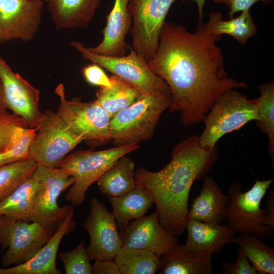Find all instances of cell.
<instances>
[{
	"label": "cell",
	"instance_id": "obj_18",
	"mask_svg": "<svg viewBox=\"0 0 274 274\" xmlns=\"http://www.w3.org/2000/svg\"><path fill=\"white\" fill-rule=\"evenodd\" d=\"M129 1L114 0L102 31L103 39L96 47L88 48L90 51L110 56L125 55L127 49L125 38L132 25V18L128 10Z\"/></svg>",
	"mask_w": 274,
	"mask_h": 274
},
{
	"label": "cell",
	"instance_id": "obj_25",
	"mask_svg": "<svg viewBox=\"0 0 274 274\" xmlns=\"http://www.w3.org/2000/svg\"><path fill=\"white\" fill-rule=\"evenodd\" d=\"M204 25L211 34L215 36L229 35L243 45L258 31L249 10L242 11L238 17L228 20H222L221 12H212Z\"/></svg>",
	"mask_w": 274,
	"mask_h": 274
},
{
	"label": "cell",
	"instance_id": "obj_5",
	"mask_svg": "<svg viewBox=\"0 0 274 274\" xmlns=\"http://www.w3.org/2000/svg\"><path fill=\"white\" fill-rule=\"evenodd\" d=\"M273 178L256 180L247 191L242 192L240 181L236 180L228 188L229 199L226 211L227 225L237 234L249 233L263 240H271L273 230L264 224L265 209H260L261 201Z\"/></svg>",
	"mask_w": 274,
	"mask_h": 274
},
{
	"label": "cell",
	"instance_id": "obj_29",
	"mask_svg": "<svg viewBox=\"0 0 274 274\" xmlns=\"http://www.w3.org/2000/svg\"><path fill=\"white\" fill-rule=\"evenodd\" d=\"M233 243L239 246L257 273H274V249L263 239L252 234L242 233L235 236Z\"/></svg>",
	"mask_w": 274,
	"mask_h": 274
},
{
	"label": "cell",
	"instance_id": "obj_2",
	"mask_svg": "<svg viewBox=\"0 0 274 274\" xmlns=\"http://www.w3.org/2000/svg\"><path fill=\"white\" fill-rule=\"evenodd\" d=\"M217 150L201 147L199 136H190L177 144L172 159L158 172L140 166L135 179L151 195L161 225L173 235H181L188 220L189 195L193 182L202 178L215 161Z\"/></svg>",
	"mask_w": 274,
	"mask_h": 274
},
{
	"label": "cell",
	"instance_id": "obj_38",
	"mask_svg": "<svg viewBox=\"0 0 274 274\" xmlns=\"http://www.w3.org/2000/svg\"><path fill=\"white\" fill-rule=\"evenodd\" d=\"M272 0H233L230 5L228 16L233 18V15L237 12H242L250 8L256 3L261 2L264 4L271 3Z\"/></svg>",
	"mask_w": 274,
	"mask_h": 274
},
{
	"label": "cell",
	"instance_id": "obj_42",
	"mask_svg": "<svg viewBox=\"0 0 274 274\" xmlns=\"http://www.w3.org/2000/svg\"><path fill=\"white\" fill-rule=\"evenodd\" d=\"M6 110H7V107L4 101L2 85L0 80V112Z\"/></svg>",
	"mask_w": 274,
	"mask_h": 274
},
{
	"label": "cell",
	"instance_id": "obj_37",
	"mask_svg": "<svg viewBox=\"0 0 274 274\" xmlns=\"http://www.w3.org/2000/svg\"><path fill=\"white\" fill-rule=\"evenodd\" d=\"M92 274H120L118 267L113 259L95 260L92 265Z\"/></svg>",
	"mask_w": 274,
	"mask_h": 274
},
{
	"label": "cell",
	"instance_id": "obj_28",
	"mask_svg": "<svg viewBox=\"0 0 274 274\" xmlns=\"http://www.w3.org/2000/svg\"><path fill=\"white\" fill-rule=\"evenodd\" d=\"M114 259L120 274H154L161 268L160 257L145 249L122 246Z\"/></svg>",
	"mask_w": 274,
	"mask_h": 274
},
{
	"label": "cell",
	"instance_id": "obj_27",
	"mask_svg": "<svg viewBox=\"0 0 274 274\" xmlns=\"http://www.w3.org/2000/svg\"><path fill=\"white\" fill-rule=\"evenodd\" d=\"M37 188V182L31 176L0 202V215L16 220L31 222Z\"/></svg>",
	"mask_w": 274,
	"mask_h": 274
},
{
	"label": "cell",
	"instance_id": "obj_35",
	"mask_svg": "<svg viewBox=\"0 0 274 274\" xmlns=\"http://www.w3.org/2000/svg\"><path fill=\"white\" fill-rule=\"evenodd\" d=\"M237 259L234 262H223L221 265L224 274H257L254 266L250 263L242 250L239 247L237 251Z\"/></svg>",
	"mask_w": 274,
	"mask_h": 274
},
{
	"label": "cell",
	"instance_id": "obj_1",
	"mask_svg": "<svg viewBox=\"0 0 274 274\" xmlns=\"http://www.w3.org/2000/svg\"><path fill=\"white\" fill-rule=\"evenodd\" d=\"M221 38L210 33L203 22L190 32L182 25L165 22L157 50L147 62L169 86V111L180 113L183 126L202 122L224 92L247 87L246 83L228 77L222 50L216 44Z\"/></svg>",
	"mask_w": 274,
	"mask_h": 274
},
{
	"label": "cell",
	"instance_id": "obj_12",
	"mask_svg": "<svg viewBox=\"0 0 274 274\" xmlns=\"http://www.w3.org/2000/svg\"><path fill=\"white\" fill-rule=\"evenodd\" d=\"M175 0H130L132 49L148 62L158 47L167 14Z\"/></svg>",
	"mask_w": 274,
	"mask_h": 274
},
{
	"label": "cell",
	"instance_id": "obj_21",
	"mask_svg": "<svg viewBox=\"0 0 274 274\" xmlns=\"http://www.w3.org/2000/svg\"><path fill=\"white\" fill-rule=\"evenodd\" d=\"M101 0H50L47 8L56 28H85L93 18Z\"/></svg>",
	"mask_w": 274,
	"mask_h": 274
},
{
	"label": "cell",
	"instance_id": "obj_39",
	"mask_svg": "<svg viewBox=\"0 0 274 274\" xmlns=\"http://www.w3.org/2000/svg\"><path fill=\"white\" fill-rule=\"evenodd\" d=\"M269 192L266 200V215L264 224L274 230V191L269 187Z\"/></svg>",
	"mask_w": 274,
	"mask_h": 274
},
{
	"label": "cell",
	"instance_id": "obj_44",
	"mask_svg": "<svg viewBox=\"0 0 274 274\" xmlns=\"http://www.w3.org/2000/svg\"><path fill=\"white\" fill-rule=\"evenodd\" d=\"M50 0H44V2H48V1H49Z\"/></svg>",
	"mask_w": 274,
	"mask_h": 274
},
{
	"label": "cell",
	"instance_id": "obj_33",
	"mask_svg": "<svg viewBox=\"0 0 274 274\" xmlns=\"http://www.w3.org/2000/svg\"><path fill=\"white\" fill-rule=\"evenodd\" d=\"M59 256L66 274H92V265L86 251L84 239L74 249L60 252Z\"/></svg>",
	"mask_w": 274,
	"mask_h": 274
},
{
	"label": "cell",
	"instance_id": "obj_26",
	"mask_svg": "<svg viewBox=\"0 0 274 274\" xmlns=\"http://www.w3.org/2000/svg\"><path fill=\"white\" fill-rule=\"evenodd\" d=\"M110 79L111 85L100 87L96 93L95 100L112 117L131 105L142 94L131 84L115 75Z\"/></svg>",
	"mask_w": 274,
	"mask_h": 274
},
{
	"label": "cell",
	"instance_id": "obj_6",
	"mask_svg": "<svg viewBox=\"0 0 274 274\" xmlns=\"http://www.w3.org/2000/svg\"><path fill=\"white\" fill-rule=\"evenodd\" d=\"M138 148V144H132L97 151H77L66 155L58 165L74 180L65 199L75 206L81 204L89 187L119 158Z\"/></svg>",
	"mask_w": 274,
	"mask_h": 274
},
{
	"label": "cell",
	"instance_id": "obj_3",
	"mask_svg": "<svg viewBox=\"0 0 274 274\" xmlns=\"http://www.w3.org/2000/svg\"><path fill=\"white\" fill-rule=\"evenodd\" d=\"M171 99L169 93L141 94L131 105L113 115L109 129L114 144L138 145L150 139Z\"/></svg>",
	"mask_w": 274,
	"mask_h": 274
},
{
	"label": "cell",
	"instance_id": "obj_13",
	"mask_svg": "<svg viewBox=\"0 0 274 274\" xmlns=\"http://www.w3.org/2000/svg\"><path fill=\"white\" fill-rule=\"evenodd\" d=\"M83 227L90 237L86 248L90 260L114 259L122 243L113 214L96 197L90 199V212Z\"/></svg>",
	"mask_w": 274,
	"mask_h": 274
},
{
	"label": "cell",
	"instance_id": "obj_34",
	"mask_svg": "<svg viewBox=\"0 0 274 274\" xmlns=\"http://www.w3.org/2000/svg\"><path fill=\"white\" fill-rule=\"evenodd\" d=\"M18 125L28 127L21 118L14 113L7 110L0 112V152L6 150L14 128Z\"/></svg>",
	"mask_w": 274,
	"mask_h": 274
},
{
	"label": "cell",
	"instance_id": "obj_10",
	"mask_svg": "<svg viewBox=\"0 0 274 274\" xmlns=\"http://www.w3.org/2000/svg\"><path fill=\"white\" fill-rule=\"evenodd\" d=\"M55 92L60 101L56 112L75 134L83 141L100 144L111 140L109 124L112 116L95 99L89 102L68 100L62 84L56 87Z\"/></svg>",
	"mask_w": 274,
	"mask_h": 274
},
{
	"label": "cell",
	"instance_id": "obj_9",
	"mask_svg": "<svg viewBox=\"0 0 274 274\" xmlns=\"http://www.w3.org/2000/svg\"><path fill=\"white\" fill-rule=\"evenodd\" d=\"M29 157L38 164L57 167L83 140L75 134L57 112L46 110L38 126Z\"/></svg>",
	"mask_w": 274,
	"mask_h": 274
},
{
	"label": "cell",
	"instance_id": "obj_19",
	"mask_svg": "<svg viewBox=\"0 0 274 274\" xmlns=\"http://www.w3.org/2000/svg\"><path fill=\"white\" fill-rule=\"evenodd\" d=\"M186 229L188 236L184 245L188 251L196 252L213 249L219 253L225 245L233 243L237 233L227 224L203 222L188 219Z\"/></svg>",
	"mask_w": 274,
	"mask_h": 274
},
{
	"label": "cell",
	"instance_id": "obj_17",
	"mask_svg": "<svg viewBox=\"0 0 274 274\" xmlns=\"http://www.w3.org/2000/svg\"><path fill=\"white\" fill-rule=\"evenodd\" d=\"M74 210L62 220L50 240L29 260L11 267H0V274H60L56 258L63 237L76 226Z\"/></svg>",
	"mask_w": 274,
	"mask_h": 274
},
{
	"label": "cell",
	"instance_id": "obj_11",
	"mask_svg": "<svg viewBox=\"0 0 274 274\" xmlns=\"http://www.w3.org/2000/svg\"><path fill=\"white\" fill-rule=\"evenodd\" d=\"M53 234L36 222H25L0 215V246L7 249L2 267L18 265L31 258Z\"/></svg>",
	"mask_w": 274,
	"mask_h": 274
},
{
	"label": "cell",
	"instance_id": "obj_40",
	"mask_svg": "<svg viewBox=\"0 0 274 274\" xmlns=\"http://www.w3.org/2000/svg\"><path fill=\"white\" fill-rule=\"evenodd\" d=\"M189 1H193L196 3L199 17L198 23H202L203 19V7L207 0H183V2H185Z\"/></svg>",
	"mask_w": 274,
	"mask_h": 274
},
{
	"label": "cell",
	"instance_id": "obj_24",
	"mask_svg": "<svg viewBox=\"0 0 274 274\" xmlns=\"http://www.w3.org/2000/svg\"><path fill=\"white\" fill-rule=\"evenodd\" d=\"M135 166L126 155L121 157L97 181L100 191L108 196H117L133 189L136 185Z\"/></svg>",
	"mask_w": 274,
	"mask_h": 274
},
{
	"label": "cell",
	"instance_id": "obj_32",
	"mask_svg": "<svg viewBox=\"0 0 274 274\" xmlns=\"http://www.w3.org/2000/svg\"><path fill=\"white\" fill-rule=\"evenodd\" d=\"M18 125L14 127L6 151L14 161L29 157V151L38 129Z\"/></svg>",
	"mask_w": 274,
	"mask_h": 274
},
{
	"label": "cell",
	"instance_id": "obj_30",
	"mask_svg": "<svg viewBox=\"0 0 274 274\" xmlns=\"http://www.w3.org/2000/svg\"><path fill=\"white\" fill-rule=\"evenodd\" d=\"M38 163L30 157L0 166V202L30 178Z\"/></svg>",
	"mask_w": 274,
	"mask_h": 274
},
{
	"label": "cell",
	"instance_id": "obj_15",
	"mask_svg": "<svg viewBox=\"0 0 274 274\" xmlns=\"http://www.w3.org/2000/svg\"><path fill=\"white\" fill-rule=\"evenodd\" d=\"M44 4L42 0H0V42L32 39L38 30Z\"/></svg>",
	"mask_w": 274,
	"mask_h": 274
},
{
	"label": "cell",
	"instance_id": "obj_8",
	"mask_svg": "<svg viewBox=\"0 0 274 274\" xmlns=\"http://www.w3.org/2000/svg\"><path fill=\"white\" fill-rule=\"evenodd\" d=\"M71 44L85 59L97 64L126 81L142 94L171 93L166 83L154 74L144 59L132 49L127 55L110 56L93 53L80 42H72Z\"/></svg>",
	"mask_w": 274,
	"mask_h": 274
},
{
	"label": "cell",
	"instance_id": "obj_36",
	"mask_svg": "<svg viewBox=\"0 0 274 274\" xmlns=\"http://www.w3.org/2000/svg\"><path fill=\"white\" fill-rule=\"evenodd\" d=\"M83 75L89 84L100 87H109L111 80L99 65L96 63L88 65L83 68Z\"/></svg>",
	"mask_w": 274,
	"mask_h": 274
},
{
	"label": "cell",
	"instance_id": "obj_31",
	"mask_svg": "<svg viewBox=\"0 0 274 274\" xmlns=\"http://www.w3.org/2000/svg\"><path fill=\"white\" fill-rule=\"evenodd\" d=\"M260 96L256 99L260 120L257 121L259 128L267 135L269 142L268 151L274 162V83L273 81L259 86Z\"/></svg>",
	"mask_w": 274,
	"mask_h": 274
},
{
	"label": "cell",
	"instance_id": "obj_7",
	"mask_svg": "<svg viewBox=\"0 0 274 274\" xmlns=\"http://www.w3.org/2000/svg\"><path fill=\"white\" fill-rule=\"evenodd\" d=\"M32 177L38 188L33 206L31 222L40 223L52 234L62 220L74 207L68 204L59 207L57 199L61 193L71 186L74 180L59 167L38 164Z\"/></svg>",
	"mask_w": 274,
	"mask_h": 274
},
{
	"label": "cell",
	"instance_id": "obj_14",
	"mask_svg": "<svg viewBox=\"0 0 274 274\" xmlns=\"http://www.w3.org/2000/svg\"><path fill=\"white\" fill-rule=\"evenodd\" d=\"M0 80L7 108L21 118L28 126L37 127L43 113L39 107L40 92L0 57Z\"/></svg>",
	"mask_w": 274,
	"mask_h": 274
},
{
	"label": "cell",
	"instance_id": "obj_43",
	"mask_svg": "<svg viewBox=\"0 0 274 274\" xmlns=\"http://www.w3.org/2000/svg\"><path fill=\"white\" fill-rule=\"evenodd\" d=\"M233 0H213V1L216 3H219V4H226L228 8H229L231 2Z\"/></svg>",
	"mask_w": 274,
	"mask_h": 274
},
{
	"label": "cell",
	"instance_id": "obj_41",
	"mask_svg": "<svg viewBox=\"0 0 274 274\" xmlns=\"http://www.w3.org/2000/svg\"><path fill=\"white\" fill-rule=\"evenodd\" d=\"M14 162L6 151L0 152V166Z\"/></svg>",
	"mask_w": 274,
	"mask_h": 274
},
{
	"label": "cell",
	"instance_id": "obj_22",
	"mask_svg": "<svg viewBox=\"0 0 274 274\" xmlns=\"http://www.w3.org/2000/svg\"><path fill=\"white\" fill-rule=\"evenodd\" d=\"M214 251L193 252L177 244L160 256V274H211Z\"/></svg>",
	"mask_w": 274,
	"mask_h": 274
},
{
	"label": "cell",
	"instance_id": "obj_4",
	"mask_svg": "<svg viewBox=\"0 0 274 274\" xmlns=\"http://www.w3.org/2000/svg\"><path fill=\"white\" fill-rule=\"evenodd\" d=\"M260 120L256 99H249L234 89L227 90L215 100L204 117L199 144L203 148L213 150L223 135L238 130L250 121Z\"/></svg>",
	"mask_w": 274,
	"mask_h": 274
},
{
	"label": "cell",
	"instance_id": "obj_16",
	"mask_svg": "<svg viewBox=\"0 0 274 274\" xmlns=\"http://www.w3.org/2000/svg\"><path fill=\"white\" fill-rule=\"evenodd\" d=\"M120 230L123 246L147 250L159 257L178 244L176 236L160 223L156 211L135 219Z\"/></svg>",
	"mask_w": 274,
	"mask_h": 274
},
{
	"label": "cell",
	"instance_id": "obj_23",
	"mask_svg": "<svg viewBox=\"0 0 274 274\" xmlns=\"http://www.w3.org/2000/svg\"><path fill=\"white\" fill-rule=\"evenodd\" d=\"M117 228L125 227L131 220L144 216L154 203L150 193L136 183L134 188L122 195L108 196Z\"/></svg>",
	"mask_w": 274,
	"mask_h": 274
},
{
	"label": "cell",
	"instance_id": "obj_20",
	"mask_svg": "<svg viewBox=\"0 0 274 274\" xmlns=\"http://www.w3.org/2000/svg\"><path fill=\"white\" fill-rule=\"evenodd\" d=\"M202 178L200 193L193 200L188 219L221 224L226 219L229 196L212 177L206 175Z\"/></svg>",
	"mask_w": 274,
	"mask_h": 274
}]
</instances>
